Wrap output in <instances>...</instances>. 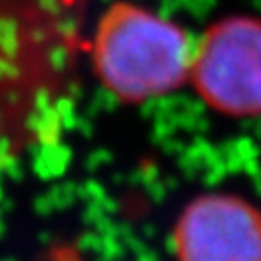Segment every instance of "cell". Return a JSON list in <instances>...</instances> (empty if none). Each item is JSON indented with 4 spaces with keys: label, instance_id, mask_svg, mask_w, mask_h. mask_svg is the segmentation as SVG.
Listing matches in <instances>:
<instances>
[{
    "label": "cell",
    "instance_id": "2",
    "mask_svg": "<svg viewBox=\"0 0 261 261\" xmlns=\"http://www.w3.org/2000/svg\"><path fill=\"white\" fill-rule=\"evenodd\" d=\"M190 84L219 114L261 116V18L238 14L211 23L194 43Z\"/></svg>",
    "mask_w": 261,
    "mask_h": 261
},
{
    "label": "cell",
    "instance_id": "1",
    "mask_svg": "<svg viewBox=\"0 0 261 261\" xmlns=\"http://www.w3.org/2000/svg\"><path fill=\"white\" fill-rule=\"evenodd\" d=\"M194 41L176 21L132 0L112 2L97 21L91 62L122 103H145L190 82Z\"/></svg>",
    "mask_w": 261,
    "mask_h": 261
},
{
    "label": "cell",
    "instance_id": "3",
    "mask_svg": "<svg viewBox=\"0 0 261 261\" xmlns=\"http://www.w3.org/2000/svg\"><path fill=\"white\" fill-rule=\"evenodd\" d=\"M176 261H261V211L244 197L211 192L178 215Z\"/></svg>",
    "mask_w": 261,
    "mask_h": 261
}]
</instances>
